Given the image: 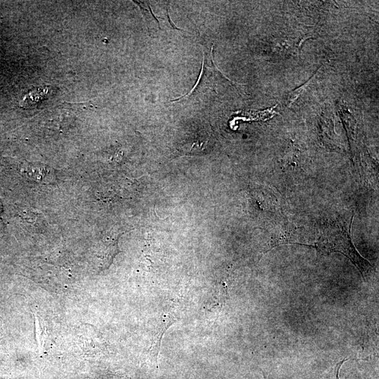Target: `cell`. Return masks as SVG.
Instances as JSON below:
<instances>
[{"mask_svg": "<svg viewBox=\"0 0 379 379\" xmlns=\"http://www.w3.org/2000/svg\"><path fill=\"white\" fill-rule=\"evenodd\" d=\"M50 92V86H40L32 89L20 102V107L25 109L36 107L38 104L48 97Z\"/></svg>", "mask_w": 379, "mask_h": 379, "instance_id": "cell-3", "label": "cell"}, {"mask_svg": "<svg viewBox=\"0 0 379 379\" xmlns=\"http://www.w3.org/2000/svg\"><path fill=\"white\" fill-rule=\"evenodd\" d=\"M1 212H2V205L0 201V216H1Z\"/></svg>", "mask_w": 379, "mask_h": 379, "instance_id": "cell-6", "label": "cell"}, {"mask_svg": "<svg viewBox=\"0 0 379 379\" xmlns=\"http://www.w3.org/2000/svg\"><path fill=\"white\" fill-rule=\"evenodd\" d=\"M264 375V379H267L266 377H265V375Z\"/></svg>", "mask_w": 379, "mask_h": 379, "instance_id": "cell-7", "label": "cell"}, {"mask_svg": "<svg viewBox=\"0 0 379 379\" xmlns=\"http://www.w3.org/2000/svg\"><path fill=\"white\" fill-rule=\"evenodd\" d=\"M178 319V313L172 307L164 308L149 321V345L147 350L149 363L157 367V357L164 334Z\"/></svg>", "mask_w": 379, "mask_h": 379, "instance_id": "cell-2", "label": "cell"}, {"mask_svg": "<svg viewBox=\"0 0 379 379\" xmlns=\"http://www.w3.org/2000/svg\"><path fill=\"white\" fill-rule=\"evenodd\" d=\"M2 342L0 338V379H6L10 375L11 363Z\"/></svg>", "mask_w": 379, "mask_h": 379, "instance_id": "cell-4", "label": "cell"}, {"mask_svg": "<svg viewBox=\"0 0 379 379\" xmlns=\"http://www.w3.org/2000/svg\"><path fill=\"white\" fill-rule=\"evenodd\" d=\"M350 219L340 218L320 230L317 239L311 246L321 253L340 252L349 258L359 270L365 280L373 269L370 262L364 258L354 247L351 238Z\"/></svg>", "mask_w": 379, "mask_h": 379, "instance_id": "cell-1", "label": "cell"}, {"mask_svg": "<svg viewBox=\"0 0 379 379\" xmlns=\"http://www.w3.org/2000/svg\"><path fill=\"white\" fill-rule=\"evenodd\" d=\"M312 79V77L310 80H308L304 85L293 90L288 94L286 102V106H290L295 100H297L298 97L301 94L302 91L305 88V86H306L310 83Z\"/></svg>", "mask_w": 379, "mask_h": 379, "instance_id": "cell-5", "label": "cell"}]
</instances>
